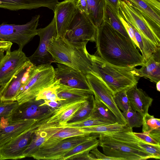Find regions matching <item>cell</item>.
<instances>
[{
  "label": "cell",
  "mask_w": 160,
  "mask_h": 160,
  "mask_svg": "<svg viewBox=\"0 0 160 160\" xmlns=\"http://www.w3.org/2000/svg\"><path fill=\"white\" fill-rule=\"evenodd\" d=\"M109 123L102 119L90 116L83 120L71 123H66L62 126L78 128L88 127L98 125L110 124Z\"/></svg>",
  "instance_id": "38"
},
{
  "label": "cell",
  "mask_w": 160,
  "mask_h": 160,
  "mask_svg": "<svg viewBox=\"0 0 160 160\" xmlns=\"http://www.w3.org/2000/svg\"><path fill=\"white\" fill-rule=\"evenodd\" d=\"M18 104L16 101L0 102V126L8 123L10 115Z\"/></svg>",
  "instance_id": "36"
},
{
  "label": "cell",
  "mask_w": 160,
  "mask_h": 160,
  "mask_svg": "<svg viewBox=\"0 0 160 160\" xmlns=\"http://www.w3.org/2000/svg\"><path fill=\"white\" fill-rule=\"evenodd\" d=\"M120 0H105L106 4L112 9L119 18L120 15Z\"/></svg>",
  "instance_id": "44"
},
{
  "label": "cell",
  "mask_w": 160,
  "mask_h": 160,
  "mask_svg": "<svg viewBox=\"0 0 160 160\" xmlns=\"http://www.w3.org/2000/svg\"><path fill=\"white\" fill-rule=\"evenodd\" d=\"M156 88L157 91H160V81L156 83Z\"/></svg>",
  "instance_id": "50"
},
{
  "label": "cell",
  "mask_w": 160,
  "mask_h": 160,
  "mask_svg": "<svg viewBox=\"0 0 160 160\" xmlns=\"http://www.w3.org/2000/svg\"><path fill=\"white\" fill-rule=\"evenodd\" d=\"M29 59L21 49L6 51L0 61V85L7 83Z\"/></svg>",
  "instance_id": "15"
},
{
  "label": "cell",
  "mask_w": 160,
  "mask_h": 160,
  "mask_svg": "<svg viewBox=\"0 0 160 160\" xmlns=\"http://www.w3.org/2000/svg\"><path fill=\"white\" fill-rule=\"evenodd\" d=\"M119 11L124 19L158 47H160V26L143 16L127 1L120 0Z\"/></svg>",
  "instance_id": "5"
},
{
  "label": "cell",
  "mask_w": 160,
  "mask_h": 160,
  "mask_svg": "<svg viewBox=\"0 0 160 160\" xmlns=\"http://www.w3.org/2000/svg\"><path fill=\"white\" fill-rule=\"evenodd\" d=\"M88 15L96 27L99 26L104 21L105 0H86Z\"/></svg>",
  "instance_id": "26"
},
{
  "label": "cell",
  "mask_w": 160,
  "mask_h": 160,
  "mask_svg": "<svg viewBox=\"0 0 160 160\" xmlns=\"http://www.w3.org/2000/svg\"><path fill=\"white\" fill-rule=\"evenodd\" d=\"M128 127L127 125L117 122L113 124L92 126L79 128L89 135L98 136L102 133L109 132L122 130Z\"/></svg>",
  "instance_id": "32"
},
{
  "label": "cell",
  "mask_w": 160,
  "mask_h": 160,
  "mask_svg": "<svg viewBox=\"0 0 160 160\" xmlns=\"http://www.w3.org/2000/svg\"><path fill=\"white\" fill-rule=\"evenodd\" d=\"M94 136H96L83 135L62 139L49 147L40 148L32 157L37 160H63L67 152L78 145Z\"/></svg>",
  "instance_id": "9"
},
{
  "label": "cell",
  "mask_w": 160,
  "mask_h": 160,
  "mask_svg": "<svg viewBox=\"0 0 160 160\" xmlns=\"http://www.w3.org/2000/svg\"><path fill=\"white\" fill-rule=\"evenodd\" d=\"M78 0H64L56 6L54 11L57 36L65 37L69 27L77 13Z\"/></svg>",
  "instance_id": "16"
},
{
  "label": "cell",
  "mask_w": 160,
  "mask_h": 160,
  "mask_svg": "<svg viewBox=\"0 0 160 160\" xmlns=\"http://www.w3.org/2000/svg\"><path fill=\"white\" fill-rule=\"evenodd\" d=\"M35 99L18 104L10 115L8 122L26 120H38L48 116L53 109Z\"/></svg>",
  "instance_id": "11"
},
{
  "label": "cell",
  "mask_w": 160,
  "mask_h": 160,
  "mask_svg": "<svg viewBox=\"0 0 160 160\" xmlns=\"http://www.w3.org/2000/svg\"><path fill=\"white\" fill-rule=\"evenodd\" d=\"M47 139L48 138L44 132L36 128L33 134L29 145L24 152L23 155L25 158L32 157L40 148Z\"/></svg>",
  "instance_id": "30"
},
{
  "label": "cell",
  "mask_w": 160,
  "mask_h": 160,
  "mask_svg": "<svg viewBox=\"0 0 160 160\" xmlns=\"http://www.w3.org/2000/svg\"><path fill=\"white\" fill-rule=\"evenodd\" d=\"M94 98V107L90 116L102 119L110 124L119 123L117 117L109 108L101 100Z\"/></svg>",
  "instance_id": "27"
},
{
  "label": "cell",
  "mask_w": 160,
  "mask_h": 160,
  "mask_svg": "<svg viewBox=\"0 0 160 160\" xmlns=\"http://www.w3.org/2000/svg\"><path fill=\"white\" fill-rule=\"evenodd\" d=\"M142 132L160 142V119L148 113L143 117Z\"/></svg>",
  "instance_id": "28"
},
{
  "label": "cell",
  "mask_w": 160,
  "mask_h": 160,
  "mask_svg": "<svg viewBox=\"0 0 160 160\" xmlns=\"http://www.w3.org/2000/svg\"><path fill=\"white\" fill-rule=\"evenodd\" d=\"M91 95L84 101L81 107L67 123L80 121L90 117L94 104L95 98Z\"/></svg>",
  "instance_id": "34"
},
{
  "label": "cell",
  "mask_w": 160,
  "mask_h": 160,
  "mask_svg": "<svg viewBox=\"0 0 160 160\" xmlns=\"http://www.w3.org/2000/svg\"><path fill=\"white\" fill-rule=\"evenodd\" d=\"M40 17L39 15H36L30 21L23 24L2 23L0 24V41L15 43L19 48L22 49L37 35V28Z\"/></svg>",
  "instance_id": "7"
},
{
  "label": "cell",
  "mask_w": 160,
  "mask_h": 160,
  "mask_svg": "<svg viewBox=\"0 0 160 160\" xmlns=\"http://www.w3.org/2000/svg\"><path fill=\"white\" fill-rule=\"evenodd\" d=\"M37 121L26 120L12 121L0 126V146L7 143L30 128Z\"/></svg>",
  "instance_id": "22"
},
{
  "label": "cell",
  "mask_w": 160,
  "mask_h": 160,
  "mask_svg": "<svg viewBox=\"0 0 160 160\" xmlns=\"http://www.w3.org/2000/svg\"><path fill=\"white\" fill-rule=\"evenodd\" d=\"M122 113L129 128H132L142 126L143 116L139 113L133 110L130 107L128 110Z\"/></svg>",
  "instance_id": "37"
},
{
  "label": "cell",
  "mask_w": 160,
  "mask_h": 160,
  "mask_svg": "<svg viewBox=\"0 0 160 160\" xmlns=\"http://www.w3.org/2000/svg\"><path fill=\"white\" fill-rule=\"evenodd\" d=\"M55 69L51 64L37 66L32 75L20 88L15 98L18 104L35 99L39 92L55 80Z\"/></svg>",
  "instance_id": "6"
},
{
  "label": "cell",
  "mask_w": 160,
  "mask_h": 160,
  "mask_svg": "<svg viewBox=\"0 0 160 160\" xmlns=\"http://www.w3.org/2000/svg\"><path fill=\"white\" fill-rule=\"evenodd\" d=\"M85 100L73 101L61 100L62 105L54 109L51 115L44 120L40 126L44 125H62L66 123L79 109Z\"/></svg>",
  "instance_id": "19"
},
{
  "label": "cell",
  "mask_w": 160,
  "mask_h": 160,
  "mask_svg": "<svg viewBox=\"0 0 160 160\" xmlns=\"http://www.w3.org/2000/svg\"><path fill=\"white\" fill-rule=\"evenodd\" d=\"M58 0H0V8L16 11L46 7L54 12Z\"/></svg>",
  "instance_id": "20"
},
{
  "label": "cell",
  "mask_w": 160,
  "mask_h": 160,
  "mask_svg": "<svg viewBox=\"0 0 160 160\" xmlns=\"http://www.w3.org/2000/svg\"><path fill=\"white\" fill-rule=\"evenodd\" d=\"M89 55L92 65V72L99 78L113 94L127 90L138 83L139 78L136 75L135 68L116 66L98 56Z\"/></svg>",
  "instance_id": "4"
},
{
  "label": "cell",
  "mask_w": 160,
  "mask_h": 160,
  "mask_svg": "<svg viewBox=\"0 0 160 160\" xmlns=\"http://www.w3.org/2000/svg\"><path fill=\"white\" fill-rule=\"evenodd\" d=\"M44 102L42 105H46L53 109H56L62 105L61 100L54 101L44 100Z\"/></svg>",
  "instance_id": "47"
},
{
  "label": "cell",
  "mask_w": 160,
  "mask_h": 160,
  "mask_svg": "<svg viewBox=\"0 0 160 160\" xmlns=\"http://www.w3.org/2000/svg\"><path fill=\"white\" fill-rule=\"evenodd\" d=\"M91 153L93 154L96 158L97 160H118L117 158L109 157L104 153L100 152L97 147L93 148L90 151Z\"/></svg>",
  "instance_id": "43"
},
{
  "label": "cell",
  "mask_w": 160,
  "mask_h": 160,
  "mask_svg": "<svg viewBox=\"0 0 160 160\" xmlns=\"http://www.w3.org/2000/svg\"><path fill=\"white\" fill-rule=\"evenodd\" d=\"M127 22L134 30L135 38L139 45V49L142 53L144 62L160 47H157L144 36L141 34L131 23Z\"/></svg>",
  "instance_id": "29"
},
{
  "label": "cell",
  "mask_w": 160,
  "mask_h": 160,
  "mask_svg": "<svg viewBox=\"0 0 160 160\" xmlns=\"http://www.w3.org/2000/svg\"><path fill=\"white\" fill-rule=\"evenodd\" d=\"M37 66L29 59L0 89V101H15L22 86L33 73Z\"/></svg>",
  "instance_id": "10"
},
{
  "label": "cell",
  "mask_w": 160,
  "mask_h": 160,
  "mask_svg": "<svg viewBox=\"0 0 160 160\" xmlns=\"http://www.w3.org/2000/svg\"><path fill=\"white\" fill-rule=\"evenodd\" d=\"M87 42H73L65 37L55 36L50 40L47 50L53 62L71 67L86 75L92 72Z\"/></svg>",
  "instance_id": "3"
},
{
  "label": "cell",
  "mask_w": 160,
  "mask_h": 160,
  "mask_svg": "<svg viewBox=\"0 0 160 160\" xmlns=\"http://www.w3.org/2000/svg\"><path fill=\"white\" fill-rule=\"evenodd\" d=\"M37 35L40 37L39 46L34 53L28 57L36 66L51 64L53 62L52 57L47 50L51 39L57 36L55 20L54 16L51 22L43 28L37 29Z\"/></svg>",
  "instance_id": "13"
},
{
  "label": "cell",
  "mask_w": 160,
  "mask_h": 160,
  "mask_svg": "<svg viewBox=\"0 0 160 160\" xmlns=\"http://www.w3.org/2000/svg\"><path fill=\"white\" fill-rule=\"evenodd\" d=\"M38 127L35 122L30 128L14 138L0 146V160L25 158L24 152L29 145L33 134Z\"/></svg>",
  "instance_id": "12"
},
{
  "label": "cell",
  "mask_w": 160,
  "mask_h": 160,
  "mask_svg": "<svg viewBox=\"0 0 160 160\" xmlns=\"http://www.w3.org/2000/svg\"><path fill=\"white\" fill-rule=\"evenodd\" d=\"M129 127L122 130L102 133L99 146L104 153L118 160H141L153 158L139 146V139Z\"/></svg>",
  "instance_id": "2"
},
{
  "label": "cell",
  "mask_w": 160,
  "mask_h": 160,
  "mask_svg": "<svg viewBox=\"0 0 160 160\" xmlns=\"http://www.w3.org/2000/svg\"><path fill=\"white\" fill-rule=\"evenodd\" d=\"M160 48L143 62L140 69L135 68L136 75L144 77L156 83L160 81Z\"/></svg>",
  "instance_id": "23"
},
{
  "label": "cell",
  "mask_w": 160,
  "mask_h": 160,
  "mask_svg": "<svg viewBox=\"0 0 160 160\" xmlns=\"http://www.w3.org/2000/svg\"><path fill=\"white\" fill-rule=\"evenodd\" d=\"M76 5L77 8L79 11L88 15L86 0H78Z\"/></svg>",
  "instance_id": "46"
},
{
  "label": "cell",
  "mask_w": 160,
  "mask_h": 160,
  "mask_svg": "<svg viewBox=\"0 0 160 160\" xmlns=\"http://www.w3.org/2000/svg\"><path fill=\"white\" fill-rule=\"evenodd\" d=\"M5 51V50L4 49H0V61L4 55V52Z\"/></svg>",
  "instance_id": "49"
},
{
  "label": "cell",
  "mask_w": 160,
  "mask_h": 160,
  "mask_svg": "<svg viewBox=\"0 0 160 160\" xmlns=\"http://www.w3.org/2000/svg\"><path fill=\"white\" fill-rule=\"evenodd\" d=\"M133 133L138 139L148 144L155 145H160L159 143L152 138L148 134L144 132H133Z\"/></svg>",
  "instance_id": "42"
},
{
  "label": "cell",
  "mask_w": 160,
  "mask_h": 160,
  "mask_svg": "<svg viewBox=\"0 0 160 160\" xmlns=\"http://www.w3.org/2000/svg\"><path fill=\"white\" fill-rule=\"evenodd\" d=\"M104 21L124 37L131 40L119 18L106 4L104 10Z\"/></svg>",
  "instance_id": "33"
},
{
  "label": "cell",
  "mask_w": 160,
  "mask_h": 160,
  "mask_svg": "<svg viewBox=\"0 0 160 160\" xmlns=\"http://www.w3.org/2000/svg\"><path fill=\"white\" fill-rule=\"evenodd\" d=\"M94 98L102 101L112 111L120 124L127 125V122L122 112L116 105L113 98V94L104 82L92 72L86 75Z\"/></svg>",
  "instance_id": "14"
},
{
  "label": "cell",
  "mask_w": 160,
  "mask_h": 160,
  "mask_svg": "<svg viewBox=\"0 0 160 160\" xmlns=\"http://www.w3.org/2000/svg\"><path fill=\"white\" fill-rule=\"evenodd\" d=\"M130 107L144 116L148 113L149 108L151 106L153 99L141 88L135 85L126 91Z\"/></svg>",
  "instance_id": "21"
},
{
  "label": "cell",
  "mask_w": 160,
  "mask_h": 160,
  "mask_svg": "<svg viewBox=\"0 0 160 160\" xmlns=\"http://www.w3.org/2000/svg\"><path fill=\"white\" fill-rule=\"evenodd\" d=\"M96 30V27L88 15L78 10L65 38L73 42H95Z\"/></svg>",
  "instance_id": "8"
},
{
  "label": "cell",
  "mask_w": 160,
  "mask_h": 160,
  "mask_svg": "<svg viewBox=\"0 0 160 160\" xmlns=\"http://www.w3.org/2000/svg\"><path fill=\"white\" fill-rule=\"evenodd\" d=\"M157 12L160 13V0H142Z\"/></svg>",
  "instance_id": "45"
},
{
  "label": "cell",
  "mask_w": 160,
  "mask_h": 160,
  "mask_svg": "<svg viewBox=\"0 0 160 160\" xmlns=\"http://www.w3.org/2000/svg\"><path fill=\"white\" fill-rule=\"evenodd\" d=\"M139 146L153 158L160 159V145L149 144L139 139Z\"/></svg>",
  "instance_id": "40"
},
{
  "label": "cell",
  "mask_w": 160,
  "mask_h": 160,
  "mask_svg": "<svg viewBox=\"0 0 160 160\" xmlns=\"http://www.w3.org/2000/svg\"><path fill=\"white\" fill-rule=\"evenodd\" d=\"M129 2L143 15L160 26V13L156 12L142 0H123Z\"/></svg>",
  "instance_id": "31"
},
{
  "label": "cell",
  "mask_w": 160,
  "mask_h": 160,
  "mask_svg": "<svg viewBox=\"0 0 160 160\" xmlns=\"http://www.w3.org/2000/svg\"><path fill=\"white\" fill-rule=\"evenodd\" d=\"M119 18L125 27L129 37L133 42L136 47L139 49V46L136 39L133 29L124 19L120 12Z\"/></svg>",
  "instance_id": "41"
},
{
  "label": "cell",
  "mask_w": 160,
  "mask_h": 160,
  "mask_svg": "<svg viewBox=\"0 0 160 160\" xmlns=\"http://www.w3.org/2000/svg\"><path fill=\"white\" fill-rule=\"evenodd\" d=\"M55 69V78L60 83L72 88L93 92L86 75L67 66L58 63Z\"/></svg>",
  "instance_id": "17"
},
{
  "label": "cell",
  "mask_w": 160,
  "mask_h": 160,
  "mask_svg": "<svg viewBox=\"0 0 160 160\" xmlns=\"http://www.w3.org/2000/svg\"><path fill=\"white\" fill-rule=\"evenodd\" d=\"M37 128L44 132L48 138L40 148L49 147L62 139L69 137L90 135L83 132L79 128L58 125H42Z\"/></svg>",
  "instance_id": "18"
},
{
  "label": "cell",
  "mask_w": 160,
  "mask_h": 160,
  "mask_svg": "<svg viewBox=\"0 0 160 160\" xmlns=\"http://www.w3.org/2000/svg\"><path fill=\"white\" fill-rule=\"evenodd\" d=\"M12 42H10L0 41V49H4L5 51L11 49Z\"/></svg>",
  "instance_id": "48"
},
{
  "label": "cell",
  "mask_w": 160,
  "mask_h": 160,
  "mask_svg": "<svg viewBox=\"0 0 160 160\" xmlns=\"http://www.w3.org/2000/svg\"><path fill=\"white\" fill-rule=\"evenodd\" d=\"M59 83V80L55 78L51 85L44 88L39 92L35 99L54 101L62 100L58 97L56 93V89Z\"/></svg>",
  "instance_id": "35"
},
{
  "label": "cell",
  "mask_w": 160,
  "mask_h": 160,
  "mask_svg": "<svg viewBox=\"0 0 160 160\" xmlns=\"http://www.w3.org/2000/svg\"><path fill=\"white\" fill-rule=\"evenodd\" d=\"M56 93L60 99L71 101L84 100L91 95H94L93 92L72 88L60 83Z\"/></svg>",
  "instance_id": "25"
},
{
  "label": "cell",
  "mask_w": 160,
  "mask_h": 160,
  "mask_svg": "<svg viewBox=\"0 0 160 160\" xmlns=\"http://www.w3.org/2000/svg\"><path fill=\"white\" fill-rule=\"evenodd\" d=\"M127 90L117 92L113 95V100L116 105L122 112L128 110L130 108L126 93Z\"/></svg>",
  "instance_id": "39"
},
{
  "label": "cell",
  "mask_w": 160,
  "mask_h": 160,
  "mask_svg": "<svg viewBox=\"0 0 160 160\" xmlns=\"http://www.w3.org/2000/svg\"><path fill=\"white\" fill-rule=\"evenodd\" d=\"M98 137L94 136L91 139L78 145L65 154L63 160H85L90 151L99 146V140L97 139Z\"/></svg>",
  "instance_id": "24"
},
{
  "label": "cell",
  "mask_w": 160,
  "mask_h": 160,
  "mask_svg": "<svg viewBox=\"0 0 160 160\" xmlns=\"http://www.w3.org/2000/svg\"><path fill=\"white\" fill-rule=\"evenodd\" d=\"M2 85H0V88H1V87H2Z\"/></svg>",
  "instance_id": "51"
},
{
  "label": "cell",
  "mask_w": 160,
  "mask_h": 160,
  "mask_svg": "<svg viewBox=\"0 0 160 160\" xmlns=\"http://www.w3.org/2000/svg\"><path fill=\"white\" fill-rule=\"evenodd\" d=\"M98 56L108 62L135 68L143 63V57L133 42L103 21L97 28L95 42Z\"/></svg>",
  "instance_id": "1"
}]
</instances>
